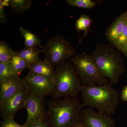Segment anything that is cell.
Segmentation results:
<instances>
[{"instance_id": "6da1fadb", "label": "cell", "mask_w": 127, "mask_h": 127, "mask_svg": "<svg viewBox=\"0 0 127 127\" xmlns=\"http://www.w3.org/2000/svg\"><path fill=\"white\" fill-rule=\"evenodd\" d=\"M47 106L49 127H74L81 122L84 107L76 97L49 100Z\"/></svg>"}, {"instance_id": "7a4b0ae2", "label": "cell", "mask_w": 127, "mask_h": 127, "mask_svg": "<svg viewBox=\"0 0 127 127\" xmlns=\"http://www.w3.org/2000/svg\"><path fill=\"white\" fill-rule=\"evenodd\" d=\"M81 92L83 107L95 108L109 116L116 113L119 94L111 84L82 85Z\"/></svg>"}, {"instance_id": "3957f363", "label": "cell", "mask_w": 127, "mask_h": 127, "mask_svg": "<svg viewBox=\"0 0 127 127\" xmlns=\"http://www.w3.org/2000/svg\"><path fill=\"white\" fill-rule=\"evenodd\" d=\"M100 72L111 85L118 83L123 72V62L119 52L110 43H98L91 55Z\"/></svg>"}, {"instance_id": "277c9868", "label": "cell", "mask_w": 127, "mask_h": 127, "mask_svg": "<svg viewBox=\"0 0 127 127\" xmlns=\"http://www.w3.org/2000/svg\"><path fill=\"white\" fill-rule=\"evenodd\" d=\"M55 68L53 78L55 88L52 98L57 100L65 97H76L81 91L82 84L72 63L67 61Z\"/></svg>"}, {"instance_id": "5b68a950", "label": "cell", "mask_w": 127, "mask_h": 127, "mask_svg": "<svg viewBox=\"0 0 127 127\" xmlns=\"http://www.w3.org/2000/svg\"><path fill=\"white\" fill-rule=\"evenodd\" d=\"M71 61L82 85L109 84V80L100 72L91 55L83 52L72 58Z\"/></svg>"}, {"instance_id": "8992f818", "label": "cell", "mask_w": 127, "mask_h": 127, "mask_svg": "<svg viewBox=\"0 0 127 127\" xmlns=\"http://www.w3.org/2000/svg\"><path fill=\"white\" fill-rule=\"evenodd\" d=\"M42 50L44 59L53 68L68 61L76 53V50L70 42L59 35L50 38Z\"/></svg>"}, {"instance_id": "52a82bcc", "label": "cell", "mask_w": 127, "mask_h": 127, "mask_svg": "<svg viewBox=\"0 0 127 127\" xmlns=\"http://www.w3.org/2000/svg\"><path fill=\"white\" fill-rule=\"evenodd\" d=\"M31 93L25 84L14 95L0 104L1 118L14 119L16 114L25 107Z\"/></svg>"}, {"instance_id": "ba28073f", "label": "cell", "mask_w": 127, "mask_h": 127, "mask_svg": "<svg viewBox=\"0 0 127 127\" xmlns=\"http://www.w3.org/2000/svg\"><path fill=\"white\" fill-rule=\"evenodd\" d=\"M22 79L31 94L44 97L52 95L55 88L53 78L29 71Z\"/></svg>"}, {"instance_id": "9c48e42d", "label": "cell", "mask_w": 127, "mask_h": 127, "mask_svg": "<svg viewBox=\"0 0 127 127\" xmlns=\"http://www.w3.org/2000/svg\"><path fill=\"white\" fill-rule=\"evenodd\" d=\"M24 108L27 114L25 124L27 127H30L38 122L45 112L44 96L31 94Z\"/></svg>"}, {"instance_id": "30bf717a", "label": "cell", "mask_w": 127, "mask_h": 127, "mask_svg": "<svg viewBox=\"0 0 127 127\" xmlns=\"http://www.w3.org/2000/svg\"><path fill=\"white\" fill-rule=\"evenodd\" d=\"M81 122L86 127H113L114 123L109 115L91 108L83 110Z\"/></svg>"}, {"instance_id": "8fae6325", "label": "cell", "mask_w": 127, "mask_h": 127, "mask_svg": "<svg viewBox=\"0 0 127 127\" xmlns=\"http://www.w3.org/2000/svg\"><path fill=\"white\" fill-rule=\"evenodd\" d=\"M23 79L17 76L0 81V104L11 97L24 85Z\"/></svg>"}, {"instance_id": "7c38bea8", "label": "cell", "mask_w": 127, "mask_h": 127, "mask_svg": "<svg viewBox=\"0 0 127 127\" xmlns=\"http://www.w3.org/2000/svg\"><path fill=\"white\" fill-rule=\"evenodd\" d=\"M126 14H121L107 29L105 35L110 43L113 45L120 36L126 22Z\"/></svg>"}, {"instance_id": "4fadbf2b", "label": "cell", "mask_w": 127, "mask_h": 127, "mask_svg": "<svg viewBox=\"0 0 127 127\" xmlns=\"http://www.w3.org/2000/svg\"><path fill=\"white\" fill-rule=\"evenodd\" d=\"M51 65L45 59L39 60L32 65H30V71L36 74L53 78L55 70Z\"/></svg>"}, {"instance_id": "5bb4252c", "label": "cell", "mask_w": 127, "mask_h": 127, "mask_svg": "<svg viewBox=\"0 0 127 127\" xmlns=\"http://www.w3.org/2000/svg\"><path fill=\"white\" fill-rule=\"evenodd\" d=\"M42 50L39 48L25 47L21 51L18 52V55L29 65H32L40 60V55Z\"/></svg>"}, {"instance_id": "9a60e30c", "label": "cell", "mask_w": 127, "mask_h": 127, "mask_svg": "<svg viewBox=\"0 0 127 127\" xmlns=\"http://www.w3.org/2000/svg\"><path fill=\"white\" fill-rule=\"evenodd\" d=\"M19 31L20 34L25 39V47L43 48V47L41 44L40 38L30 30L21 27L19 28Z\"/></svg>"}, {"instance_id": "2e32d148", "label": "cell", "mask_w": 127, "mask_h": 127, "mask_svg": "<svg viewBox=\"0 0 127 127\" xmlns=\"http://www.w3.org/2000/svg\"><path fill=\"white\" fill-rule=\"evenodd\" d=\"M10 63L14 73L18 76L24 70L29 68V64L20 57L17 52H14Z\"/></svg>"}, {"instance_id": "e0dca14e", "label": "cell", "mask_w": 127, "mask_h": 127, "mask_svg": "<svg viewBox=\"0 0 127 127\" xmlns=\"http://www.w3.org/2000/svg\"><path fill=\"white\" fill-rule=\"evenodd\" d=\"M93 20L89 16L82 14L75 23V28L77 32L79 33L84 32L83 37H86L88 35L89 30L90 29Z\"/></svg>"}, {"instance_id": "ac0fdd59", "label": "cell", "mask_w": 127, "mask_h": 127, "mask_svg": "<svg viewBox=\"0 0 127 127\" xmlns=\"http://www.w3.org/2000/svg\"><path fill=\"white\" fill-rule=\"evenodd\" d=\"M33 2L32 0H9V6L15 11L22 13L31 8Z\"/></svg>"}, {"instance_id": "d6986e66", "label": "cell", "mask_w": 127, "mask_h": 127, "mask_svg": "<svg viewBox=\"0 0 127 127\" xmlns=\"http://www.w3.org/2000/svg\"><path fill=\"white\" fill-rule=\"evenodd\" d=\"M14 52L4 41L0 42V63H9Z\"/></svg>"}, {"instance_id": "ffe728a7", "label": "cell", "mask_w": 127, "mask_h": 127, "mask_svg": "<svg viewBox=\"0 0 127 127\" xmlns=\"http://www.w3.org/2000/svg\"><path fill=\"white\" fill-rule=\"evenodd\" d=\"M66 2L71 6L84 9H92L97 4L91 0H67Z\"/></svg>"}, {"instance_id": "44dd1931", "label": "cell", "mask_w": 127, "mask_h": 127, "mask_svg": "<svg viewBox=\"0 0 127 127\" xmlns=\"http://www.w3.org/2000/svg\"><path fill=\"white\" fill-rule=\"evenodd\" d=\"M14 76L16 75L14 73L10 63H0V81Z\"/></svg>"}, {"instance_id": "7402d4cb", "label": "cell", "mask_w": 127, "mask_h": 127, "mask_svg": "<svg viewBox=\"0 0 127 127\" xmlns=\"http://www.w3.org/2000/svg\"><path fill=\"white\" fill-rule=\"evenodd\" d=\"M127 43V25L126 23V22L124 27L123 30L122 34L119 37L117 40L113 45L116 48L122 51Z\"/></svg>"}, {"instance_id": "603a6c76", "label": "cell", "mask_w": 127, "mask_h": 127, "mask_svg": "<svg viewBox=\"0 0 127 127\" xmlns=\"http://www.w3.org/2000/svg\"><path fill=\"white\" fill-rule=\"evenodd\" d=\"M0 127H27L25 125H21L14 121V119L3 120L1 122Z\"/></svg>"}, {"instance_id": "cb8c5ba5", "label": "cell", "mask_w": 127, "mask_h": 127, "mask_svg": "<svg viewBox=\"0 0 127 127\" xmlns=\"http://www.w3.org/2000/svg\"><path fill=\"white\" fill-rule=\"evenodd\" d=\"M30 127H49L46 112L38 122L30 126Z\"/></svg>"}, {"instance_id": "d4e9b609", "label": "cell", "mask_w": 127, "mask_h": 127, "mask_svg": "<svg viewBox=\"0 0 127 127\" xmlns=\"http://www.w3.org/2000/svg\"><path fill=\"white\" fill-rule=\"evenodd\" d=\"M5 6L2 5L1 0H0V21L1 23L5 25L6 23L4 12Z\"/></svg>"}, {"instance_id": "484cf974", "label": "cell", "mask_w": 127, "mask_h": 127, "mask_svg": "<svg viewBox=\"0 0 127 127\" xmlns=\"http://www.w3.org/2000/svg\"><path fill=\"white\" fill-rule=\"evenodd\" d=\"M122 98L124 101H127V86L124 89L122 93Z\"/></svg>"}, {"instance_id": "4316f807", "label": "cell", "mask_w": 127, "mask_h": 127, "mask_svg": "<svg viewBox=\"0 0 127 127\" xmlns=\"http://www.w3.org/2000/svg\"><path fill=\"white\" fill-rule=\"evenodd\" d=\"M122 52H123L124 54L126 55V56H127V44L125 45V47L124 48Z\"/></svg>"}, {"instance_id": "83f0119b", "label": "cell", "mask_w": 127, "mask_h": 127, "mask_svg": "<svg viewBox=\"0 0 127 127\" xmlns=\"http://www.w3.org/2000/svg\"><path fill=\"white\" fill-rule=\"evenodd\" d=\"M74 127H86L83 123L81 122Z\"/></svg>"}, {"instance_id": "f1b7e54d", "label": "cell", "mask_w": 127, "mask_h": 127, "mask_svg": "<svg viewBox=\"0 0 127 127\" xmlns=\"http://www.w3.org/2000/svg\"><path fill=\"white\" fill-rule=\"evenodd\" d=\"M125 13H126V18H127V12H126Z\"/></svg>"}, {"instance_id": "f546056e", "label": "cell", "mask_w": 127, "mask_h": 127, "mask_svg": "<svg viewBox=\"0 0 127 127\" xmlns=\"http://www.w3.org/2000/svg\"><path fill=\"white\" fill-rule=\"evenodd\" d=\"M126 14V13H125ZM126 23H127V18H126Z\"/></svg>"}]
</instances>
